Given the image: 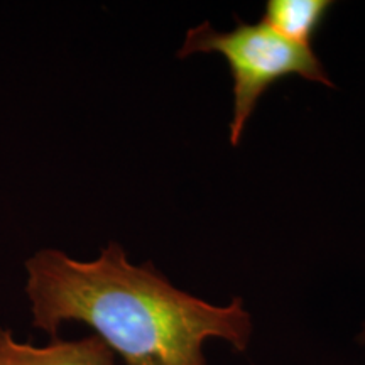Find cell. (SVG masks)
Wrapping results in <instances>:
<instances>
[{"instance_id": "1", "label": "cell", "mask_w": 365, "mask_h": 365, "mask_svg": "<svg viewBox=\"0 0 365 365\" xmlns=\"http://www.w3.org/2000/svg\"><path fill=\"white\" fill-rule=\"evenodd\" d=\"M24 269L36 328L56 339L63 323H85L124 365H208V339L239 352L249 346L252 319L242 299L207 303L173 286L150 262L132 264L117 242L93 261L36 250Z\"/></svg>"}, {"instance_id": "2", "label": "cell", "mask_w": 365, "mask_h": 365, "mask_svg": "<svg viewBox=\"0 0 365 365\" xmlns=\"http://www.w3.org/2000/svg\"><path fill=\"white\" fill-rule=\"evenodd\" d=\"M195 53H218L225 58L234 81V112L228 129L230 144L237 145L244 135L250 115L259 100L274 83L289 76L335 86L319 58L309 46L291 43L266 22L245 24L218 33L208 22L190 29L180 58Z\"/></svg>"}, {"instance_id": "3", "label": "cell", "mask_w": 365, "mask_h": 365, "mask_svg": "<svg viewBox=\"0 0 365 365\" xmlns=\"http://www.w3.org/2000/svg\"><path fill=\"white\" fill-rule=\"evenodd\" d=\"M0 365H115V354L95 335L80 340L56 336L48 345L36 346L0 327Z\"/></svg>"}, {"instance_id": "4", "label": "cell", "mask_w": 365, "mask_h": 365, "mask_svg": "<svg viewBox=\"0 0 365 365\" xmlns=\"http://www.w3.org/2000/svg\"><path fill=\"white\" fill-rule=\"evenodd\" d=\"M330 7L327 0H269L262 22L291 43L312 48Z\"/></svg>"}, {"instance_id": "5", "label": "cell", "mask_w": 365, "mask_h": 365, "mask_svg": "<svg viewBox=\"0 0 365 365\" xmlns=\"http://www.w3.org/2000/svg\"><path fill=\"white\" fill-rule=\"evenodd\" d=\"M364 336H365V330H364Z\"/></svg>"}]
</instances>
